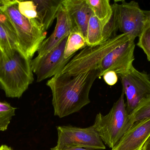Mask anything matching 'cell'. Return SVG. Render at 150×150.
<instances>
[{"instance_id": "2", "label": "cell", "mask_w": 150, "mask_h": 150, "mask_svg": "<svg viewBox=\"0 0 150 150\" xmlns=\"http://www.w3.org/2000/svg\"><path fill=\"white\" fill-rule=\"evenodd\" d=\"M31 60L18 48L1 50L0 88L7 97L20 98L33 82Z\"/></svg>"}, {"instance_id": "13", "label": "cell", "mask_w": 150, "mask_h": 150, "mask_svg": "<svg viewBox=\"0 0 150 150\" xmlns=\"http://www.w3.org/2000/svg\"><path fill=\"white\" fill-rule=\"evenodd\" d=\"M62 4L73 23V31L78 32L86 40L87 26L93 14L86 0H63Z\"/></svg>"}, {"instance_id": "22", "label": "cell", "mask_w": 150, "mask_h": 150, "mask_svg": "<svg viewBox=\"0 0 150 150\" xmlns=\"http://www.w3.org/2000/svg\"><path fill=\"white\" fill-rule=\"evenodd\" d=\"M137 45L142 49L150 62V22H147L141 35L138 37Z\"/></svg>"}, {"instance_id": "23", "label": "cell", "mask_w": 150, "mask_h": 150, "mask_svg": "<svg viewBox=\"0 0 150 150\" xmlns=\"http://www.w3.org/2000/svg\"><path fill=\"white\" fill-rule=\"evenodd\" d=\"M18 10L20 13L27 18L31 20H35L38 23L36 6L33 1H18Z\"/></svg>"}, {"instance_id": "6", "label": "cell", "mask_w": 150, "mask_h": 150, "mask_svg": "<svg viewBox=\"0 0 150 150\" xmlns=\"http://www.w3.org/2000/svg\"><path fill=\"white\" fill-rule=\"evenodd\" d=\"M58 141L51 150L81 148L89 150H104L105 145L93 126L82 128L72 126L57 127Z\"/></svg>"}, {"instance_id": "25", "label": "cell", "mask_w": 150, "mask_h": 150, "mask_svg": "<svg viewBox=\"0 0 150 150\" xmlns=\"http://www.w3.org/2000/svg\"><path fill=\"white\" fill-rule=\"evenodd\" d=\"M142 150H150V137L144 145Z\"/></svg>"}, {"instance_id": "15", "label": "cell", "mask_w": 150, "mask_h": 150, "mask_svg": "<svg viewBox=\"0 0 150 150\" xmlns=\"http://www.w3.org/2000/svg\"><path fill=\"white\" fill-rule=\"evenodd\" d=\"M63 0H34L37 12V21L44 31L49 29L57 13Z\"/></svg>"}, {"instance_id": "8", "label": "cell", "mask_w": 150, "mask_h": 150, "mask_svg": "<svg viewBox=\"0 0 150 150\" xmlns=\"http://www.w3.org/2000/svg\"><path fill=\"white\" fill-rule=\"evenodd\" d=\"M135 39L134 37L129 36L105 56L98 67L99 77L109 71H114L118 77L120 76L127 72L134 66Z\"/></svg>"}, {"instance_id": "9", "label": "cell", "mask_w": 150, "mask_h": 150, "mask_svg": "<svg viewBox=\"0 0 150 150\" xmlns=\"http://www.w3.org/2000/svg\"><path fill=\"white\" fill-rule=\"evenodd\" d=\"M68 36L64 38L50 52L31 60L33 73L37 76L38 82L52 77L61 73L72 58L65 59V48Z\"/></svg>"}, {"instance_id": "24", "label": "cell", "mask_w": 150, "mask_h": 150, "mask_svg": "<svg viewBox=\"0 0 150 150\" xmlns=\"http://www.w3.org/2000/svg\"><path fill=\"white\" fill-rule=\"evenodd\" d=\"M106 83L110 86L115 85L118 81V76L115 72L109 71L106 72L103 76Z\"/></svg>"}, {"instance_id": "20", "label": "cell", "mask_w": 150, "mask_h": 150, "mask_svg": "<svg viewBox=\"0 0 150 150\" xmlns=\"http://www.w3.org/2000/svg\"><path fill=\"white\" fill-rule=\"evenodd\" d=\"M112 13L111 18L103 28V43L117 35V31L119 30L118 13L115 1L112 4Z\"/></svg>"}, {"instance_id": "3", "label": "cell", "mask_w": 150, "mask_h": 150, "mask_svg": "<svg viewBox=\"0 0 150 150\" xmlns=\"http://www.w3.org/2000/svg\"><path fill=\"white\" fill-rule=\"evenodd\" d=\"M4 8L16 32L19 49L32 60L46 38V32L35 20L23 16L18 9V1L3 0Z\"/></svg>"}, {"instance_id": "17", "label": "cell", "mask_w": 150, "mask_h": 150, "mask_svg": "<svg viewBox=\"0 0 150 150\" xmlns=\"http://www.w3.org/2000/svg\"><path fill=\"white\" fill-rule=\"evenodd\" d=\"M93 15L104 26L111 18L112 13V4L109 0H86Z\"/></svg>"}, {"instance_id": "10", "label": "cell", "mask_w": 150, "mask_h": 150, "mask_svg": "<svg viewBox=\"0 0 150 150\" xmlns=\"http://www.w3.org/2000/svg\"><path fill=\"white\" fill-rule=\"evenodd\" d=\"M118 13L119 30L121 33L139 37L147 23L146 16L139 4L135 1H115Z\"/></svg>"}, {"instance_id": "28", "label": "cell", "mask_w": 150, "mask_h": 150, "mask_svg": "<svg viewBox=\"0 0 150 150\" xmlns=\"http://www.w3.org/2000/svg\"><path fill=\"white\" fill-rule=\"evenodd\" d=\"M65 150H89L84 149H81V148H72V149H68Z\"/></svg>"}, {"instance_id": "11", "label": "cell", "mask_w": 150, "mask_h": 150, "mask_svg": "<svg viewBox=\"0 0 150 150\" xmlns=\"http://www.w3.org/2000/svg\"><path fill=\"white\" fill-rule=\"evenodd\" d=\"M56 19V24L53 32L40 45L37 52V56H42L50 52L74 30L71 18L62 4L59 9Z\"/></svg>"}, {"instance_id": "14", "label": "cell", "mask_w": 150, "mask_h": 150, "mask_svg": "<svg viewBox=\"0 0 150 150\" xmlns=\"http://www.w3.org/2000/svg\"><path fill=\"white\" fill-rule=\"evenodd\" d=\"M18 48L16 30L4 8L3 0H0V50L7 52Z\"/></svg>"}, {"instance_id": "1", "label": "cell", "mask_w": 150, "mask_h": 150, "mask_svg": "<svg viewBox=\"0 0 150 150\" xmlns=\"http://www.w3.org/2000/svg\"><path fill=\"white\" fill-rule=\"evenodd\" d=\"M99 74L98 69L75 75L61 72L48 80L46 84L52 91L54 115L62 118L90 104V90Z\"/></svg>"}, {"instance_id": "16", "label": "cell", "mask_w": 150, "mask_h": 150, "mask_svg": "<svg viewBox=\"0 0 150 150\" xmlns=\"http://www.w3.org/2000/svg\"><path fill=\"white\" fill-rule=\"evenodd\" d=\"M103 28L102 23L93 13L89 19L86 31L87 46H94L103 43Z\"/></svg>"}, {"instance_id": "21", "label": "cell", "mask_w": 150, "mask_h": 150, "mask_svg": "<svg viewBox=\"0 0 150 150\" xmlns=\"http://www.w3.org/2000/svg\"><path fill=\"white\" fill-rule=\"evenodd\" d=\"M16 109L9 103L0 101V131L4 132L7 130L15 115Z\"/></svg>"}, {"instance_id": "19", "label": "cell", "mask_w": 150, "mask_h": 150, "mask_svg": "<svg viewBox=\"0 0 150 150\" xmlns=\"http://www.w3.org/2000/svg\"><path fill=\"white\" fill-rule=\"evenodd\" d=\"M150 117V95L143 100L129 114L132 125L139 121Z\"/></svg>"}, {"instance_id": "5", "label": "cell", "mask_w": 150, "mask_h": 150, "mask_svg": "<svg viewBox=\"0 0 150 150\" xmlns=\"http://www.w3.org/2000/svg\"><path fill=\"white\" fill-rule=\"evenodd\" d=\"M129 36L128 34L121 33L100 45L94 46H86L72 57L61 73L75 75L98 69L105 56Z\"/></svg>"}, {"instance_id": "26", "label": "cell", "mask_w": 150, "mask_h": 150, "mask_svg": "<svg viewBox=\"0 0 150 150\" xmlns=\"http://www.w3.org/2000/svg\"><path fill=\"white\" fill-rule=\"evenodd\" d=\"M143 11L146 16L147 22H150V10H143Z\"/></svg>"}, {"instance_id": "18", "label": "cell", "mask_w": 150, "mask_h": 150, "mask_svg": "<svg viewBox=\"0 0 150 150\" xmlns=\"http://www.w3.org/2000/svg\"><path fill=\"white\" fill-rule=\"evenodd\" d=\"M87 46L86 40L78 32L72 31L69 35L65 48V59L72 58L78 50Z\"/></svg>"}, {"instance_id": "4", "label": "cell", "mask_w": 150, "mask_h": 150, "mask_svg": "<svg viewBox=\"0 0 150 150\" xmlns=\"http://www.w3.org/2000/svg\"><path fill=\"white\" fill-rule=\"evenodd\" d=\"M122 91L119 99L105 115L99 112L93 125L104 144L113 149L133 125L129 119Z\"/></svg>"}, {"instance_id": "27", "label": "cell", "mask_w": 150, "mask_h": 150, "mask_svg": "<svg viewBox=\"0 0 150 150\" xmlns=\"http://www.w3.org/2000/svg\"><path fill=\"white\" fill-rule=\"evenodd\" d=\"M0 150H13V149H12L11 147H9L8 145L3 144L0 146Z\"/></svg>"}, {"instance_id": "7", "label": "cell", "mask_w": 150, "mask_h": 150, "mask_svg": "<svg viewBox=\"0 0 150 150\" xmlns=\"http://www.w3.org/2000/svg\"><path fill=\"white\" fill-rule=\"evenodd\" d=\"M119 77L127 98V110L130 114L143 100L150 95V75L145 71H139L133 66Z\"/></svg>"}, {"instance_id": "29", "label": "cell", "mask_w": 150, "mask_h": 150, "mask_svg": "<svg viewBox=\"0 0 150 150\" xmlns=\"http://www.w3.org/2000/svg\"><path fill=\"white\" fill-rule=\"evenodd\" d=\"M0 58H1V50H0Z\"/></svg>"}, {"instance_id": "12", "label": "cell", "mask_w": 150, "mask_h": 150, "mask_svg": "<svg viewBox=\"0 0 150 150\" xmlns=\"http://www.w3.org/2000/svg\"><path fill=\"white\" fill-rule=\"evenodd\" d=\"M150 137V117L133 124L111 150H142Z\"/></svg>"}]
</instances>
